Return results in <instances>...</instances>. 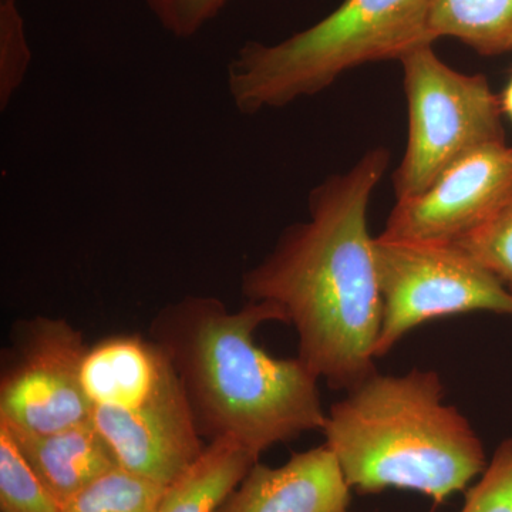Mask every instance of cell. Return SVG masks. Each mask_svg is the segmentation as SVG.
Returning <instances> with one entry per match:
<instances>
[{
    "label": "cell",
    "mask_w": 512,
    "mask_h": 512,
    "mask_svg": "<svg viewBox=\"0 0 512 512\" xmlns=\"http://www.w3.org/2000/svg\"><path fill=\"white\" fill-rule=\"evenodd\" d=\"M349 512V511H348Z\"/></svg>",
    "instance_id": "obj_22"
},
{
    "label": "cell",
    "mask_w": 512,
    "mask_h": 512,
    "mask_svg": "<svg viewBox=\"0 0 512 512\" xmlns=\"http://www.w3.org/2000/svg\"><path fill=\"white\" fill-rule=\"evenodd\" d=\"M457 245L497 276L512 295V194L490 220Z\"/></svg>",
    "instance_id": "obj_17"
},
{
    "label": "cell",
    "mask_w": 512,
    "mask_h": 512,
    "mask_svg": "<svg viewBox=\"0 0 512 512\" xmlns=\"http://www.w3.org/2000/svg\"><path fill=\"white\" fill-rule=\"evenodd\" d=\"M0 424L9 430L26 463L62 508L84 488L120 467L92 420L43 434Z\"/></svg>",
    "instance_id": "obj_11"
},
{
    "label": "cell",
    "mask_w": 512,
    "mask_h": 512,
    "mask_svg": "<svg viewBox=\"0 0 512 512\" xmlns=\"http://www.w3.org/2000/svg\"><path fill=\"white\" fill-rule=\"evenodd\" d=\"M460 512H512V439L494 451Z\"/></svg>",
    "instance_id": "obj_18"
},
{
    "label": "cell",
    "mask_w": 512,
    "mask_h": 512,
    "mask_svg": "<svg viewBox=\"0 0 512 512\" xmlns=\"http://www.w3.org/2000/svg\"><path fill=\"white\" fill-rule=\"evenodd\" d=\"M512 194V147L478 148L441 173L430 187L399 200L380 237L457 244L503 207Z\"/></svg>",
    "instance_id": "obj_8"
},
{
    "label": "cell",
    "mask_w": 512,
    "mask_h": 512,
    "mask_svg": "<svg viewBox=\"0 0 512 512\" xmlns=\"http://www.w3.org/2000/svg\"><path fill=\"white\" fill-rule=\"evenodd\" d=\"M82 386L99 427L163 423L191 409L164 350L137 335L110 336L89 346Z\"/></svg>",
    "instance_id": "obj_9"
},
{
    "label": "cell",
    "mask_w": 512,
    "mask_h": 512,
    "mask_svg": "<svg viewBox=\"0 0 512 512\" xmlns=\"http://www.w3.org/2000/svg\"><path fill=\"white\" fill-rule=\"evenodd\" d=\"M431 0H345L312 28L276 45L245 43L228 64V93L245 116L328 89L367 63L402 60L429 33Z\"/></svg>",
    "instance_id": "obj_4"
},
{
    "label": "cell",
    "mask_w": 512,
    "mask_h": 512,
    "mask_svg": "<svg viewBox=\"0 0 512 512\" xmlns=\"http://www.w3.org/2000/svg\"><path fill=\"white\" fill-rule=\"evenodd\" d=\"M409 104V141L393 174L396 200L420 194L478 148L504 143L501 101L483 74L447 66L433 45L400 60Z\"/></svg>",
    "instance_id": "obj_5"
},
{
    "label": "cell",
    "mask_w": 512,
    "mask_h": 512,
    "mask_svg": "<svg viewBox=\"0 0 512 512\" xmlns=\"http://www.w3.org/2000/svg\"><path fill=\"white\" fill-rule=\"evenodd\" d=\"M258 458L227 437L210 441L190 470L165 488L154 512H214Z\"/></svg>",
    "instance_id": "obj_12"
},
{
    "label": "cell",
    "mask_w": 512,
    "mask_h": 512,
    "mask_svg": "<svg viewBox=\"0 0 512 512\" xmlns=\"http://www.w3.org/2000/svg\"><path fill=\"white\" fill-rule=\"evenodd\" d=\"M0 2H5V0H0ZM12 2H18V0H12Z\"/></svg>",
    "instance_id": "obj_21"
},
{
    "label": "cell",
    "mask_w": 512,
    "mask_h": 512,
    "mask_svg": "<svg viewBox=\"0 0 512 512\" xmlns=\"http://www.w3.org/2000/svg\"><path fill=\"white\" fill-rule=\"evenodd\" d=\"M352 488L326 444L281 467L255 463L214 512H348Z\"/></svg>",
    "instance_id": "obj_10"
},
{
    "label": "cell",
    "mask_w": 512,
    "mask_h": 512,
    "mask_svg": "<svg viewBox=\"0 0 512 512\" xmlns=\"http://www.w3.org/2000/svg\"><path fill=\"white\" fill-rule=\"evenodd\" d=\"M32 62L25 20L18 2H0V110L8 109Z\"/></svg>",
    "instance_id": "obj_16"
},
{
    "label": "cell",
    "mask_w": 512,
    "mask_h": 512,
    "mask_svg": "<svg viewBox=\"0 0 512 512\" xmlns=\"http://www.w3.org/2000/svg\"><path fill=\"white\" fill-rule=\"evenodd\" d=\"M433 42L454 37L481 56L512 52V0H431Z\"/></svg>",
    "instance_id": "obj_13"
},
{
    "label": "cell",
    "mask_w": 512,
    "mask_h": 512,
    "mask_svg": "<svg viewBox=\"0 0 512 512\" xmlns=\"http://www.w3.org/2000/svg\"><path fill=\"white\" fill-rule=\"evenodd\" d=\"M439 373H373L330 407L322 433L352 490L416 491L444 503L487 467L483 441L444 402Z\"/></svg>",
    "instance_id": "obj_3"
},
{
    "label": "cell",
    "mask_w": 512,
    "mask_h": 512,
    "mask_svg": "<svg viewBox=\"0 0 512 512\" xmlns=\"http://www.w3.org/2000/svg\"><path fill=\"white\" fill-rule=\"evenodd\" d=\"M62 505L47 491L20 454L9 430L0 424V511L62 512Z\"/></svg>",
    "instance_id": "obj_15"
},
{
    "label": "cell",
    "mask_w": 512,
    "mask_h": 512,
    "mask_svg": "<svg viewBox=\"0 0 512 512\" xmlns=\"http://www.w3.org/2000/svg\"><path fill=\"white\" fill-rule=\"evenodd\" d=\"M89 346L62 318L23 322L0 380V423L29 433H55L92 420L82 386Z\"/></svg>",
    "instance_id": "obj_7"
},
{
    "label": "cell",
    "mask_w": 512,
    "mask_h": 512,
    "mask_svg": "<svg viewBox=\"0 0 512 512\" xmlns=\"http://www.w3.org/2000/svg\"><path fill=\"white\" fill-rule=\"evenodd\" d=\"M165 488L116 467L84 488L62 512H154Z\"/></svg>",
    "instance_id": "obj_14"
},
{
    "label": "cell",
    "mask_w": 512,
    "mask_h": 512,
    "mask_svg": "<svg viewBox=\"0 0 512 512\" xmlns=\"http://www.w3.org/2000/svg\"><path fill=\"white\" fill-rule=\"evenodd\" d=\"M229 0H147L160 25L178 39L197 35Z\"/></svg>",
    "instance_id": "obj_19"
},
{
    "label": "cell",
    "mask_w": 512,
    "mask_h": 512,
    "mask_svg": "<svg viewBox=\"0 0 512 512\" xmlns=\"http://www.w3.org/2000/svg\"><path fill=\"white\" fill-rule=\"evenodd\" d=\"M373 255L382 299L376 359L430 320L470 312L512 316L511 293L460 245L379 235Z\"/></svg>",
    "instance_id": "obj_6"
},
{
    "label": "cell",
    "mask_w": 512,
    "mask_h": 512,
    "mask_svg": "<svg viewBox=\"0 0 512 512\" xmlns=\"http://www.w3.org/2000/svg\"><path fill=\"white\" fill-rule=\"evenodd\" d=\"M501 109L503 113L507 114L508 119L512 121V76L507 87H505L503 96H501Z\"/></svg>",
    "instance_id": "obj_20"
},
{
    "label": "cell",
    "mask_w": 512,
    "mask_h": 512,
    "mask_svg": "<svg viewBox=\"0 0 512 512\" xmlns=\"http://www.w3.org/2000/svg\"><path fill=\"white\" fill-rule=\"evenodd\" d=\"M274 305L248 301L229 312L214 296L190 295L164 306L151 339L173 363L202 439H232L261 456L279 443L325 426L319 377L299 357L279 359L256 345Z\"/></svg>",
    "instance_id": "obj_2"
},
{
    "label": "cell",
    "mask_w": 512,
    "mask_h": 512,
    "mask_svg": "<svg viewBox=\"0 0 512 512\" xmlns=\"http://www.w3.org/2000/svg\"><path fill=\"white\" fill-rule=\"evenodd\" d=\"M390 163L377 147L309 195V220L285 229L242 275L248 301L268 302L298 335L299 359L332 389L352 390L377 372L382 325L367 208Z\"/></svg>",
    "instance_id": "obj_1"
}]
</instances>
